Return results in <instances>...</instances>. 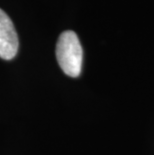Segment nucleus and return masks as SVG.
<instances>
[{
  "label": "nucleus",
  "instance_id": "obj_2",
  "mask_svg": "<svg viewBox=\"0 0 154 155\" xmlns=\"http://www.w3.org/2000/svg\"><path fill=\"white\" fill-rule=\"evenodd\" d=\"M18 45V36L11 19L0 9V57L11 60L17 54Z\"/></svg>",
  "mask_w": 154,
  "mask_h": 155
},
{
  "label": "nucleus",
  "instance_id": "obj_1",
  "mask_svg": "<svg viewBox=\"0 0 154 155\" xmlns=\"http://www.w3.org/2000/svg\"><path fill=\"white\" fill-rule=\"evenodd\" d=\"M56 58L60 68L70 77H78L82 68L83 50L78 36L73 31H64L56 44Z\"/></svg>",
  "mask_w": 154,
  "mask_h": 155
}]
</instances>
